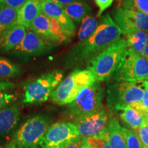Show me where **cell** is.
<instances>
[{"mask_svg": "<svg viewBox=\"0 0 148 148\" xmlns=\"http://www.w3.org/2000/svg\"><path fill=\"white\" fill-rule=\"evenodd\" d=\"M95 2L99 8L97 16H100L103 12L112 5L113 0H95Z\"/></svg>", "mask_w": 148, "mask_h": 148, "instance_id": "cell-30", "label": "cell"}, {"mask_svg": "<svg viewBox=\"0 0 148 148\" xmlns=\"http://www.w3.org/2000/svg\"><path fill=\"white\" fill-rule=\"evenodd\" d=\"M56 3L58 4L62 5V6H64V5L69 4V3L76 2V1H84V0H53Z\"/></svg>", "mask_w": 148, "mask_h": 148, "instance_id": "cell-34", "label": "cell"}, {"mask_svg": "<svg viewBox=\"0 0 148 148\" xmlns=\"http://www.w3.org/2000/svg\"><path fill=\"white\" fill-rule=\"evenodd\" d=\"M20 119V108L18 103L8 105L0 109V135L12 132Z\"/></svg>", "mask_w": 148, "mask_h": 148, "instance_id": "cell-15", "label": "cell"}, {"mask_svg": "<svg viewBox=\"0 0 148 148\" xmlns=\"http://www.w3.org/2000/svg\"><path fill=\"white\" fill-rule=\"evenodd\" d=\"M16 97L15 95L8 92H0V109L8 106L11 103L15 101Z\"/></svg>", "mask_w": 148, "mask_h": 148, "instance_id": "cell-28", "label": "cell"}, {"mask_svg": "<svg viewBox=\"0 0 148 148\" xmlns=\"http://www.w3.org/2000/svg\"><path fill=\"white\" fill-rule=\"evenodd\" d=\"M98 25L99 23L97 20L91 14L85 17L82 21V24L79 27L78 34H77L78 41L75 45H80L86 41L95 32Z\"/></svg>", "mask_w": 148, "mask_h": 148, "instance_id": "cell-19", "label": "cell"}, {"mask_svg": "<svg viewBox=\"0 0 148 148\" xmlns=\"http://www.w3.org/2000/svg\"><path fill=\"white\" fill-rule=\"evenodd\" d=\"M127 148H143L144 146L140 141L138 133L135 131L123 127Z\"/></svg>", "mask_w": 148, "mask_h": 148, "instance_id": "cell-26", "label": "cell"}, {"mask_svg": "<svg viewBox=\"0 0 148 148\" xmlns=\"http://www.w3.org/2000/svg\"><path fill=\"white\" fill-rule=\"evenodd\" d=\"M103 89L99 82L85 88L68 104L67 115L72 120L96 113L103 108Z\"/></svg>", "mask_w": 148, "mask_h": 148, "instance_id": "cell-7", "label": "cell"}, {"mask_svg": "<svg viewBox=\"0 0 148 148\" xmlns=\"http://www.w3.org/2000/svg\"><path fill=\"white\" fill-rule=\"evenodd\" d=\"M53 46L50 42L30 30L27 32L19 45L10 52L20 58H29L47 53L52 49Z\"/></svg>", "mask_w": 148, "mask_h": 148, "instance_id": "cell-12", "label": "cell"}, {"mask_svg": "<svg viewBox=\"0 0 148 148\" xmlns=\"http://www.w3.org/2000/svg\"><path fill=\"white\" fill-rule=\"evenodd\" d=\"M42 13L58 21L64 34L68 38L73 36L76 31V26L73 21L64 12L62 5L54 2L53 0H45L41 3Z\"/></svg>", "mask_w": 148, "mask_h": 148, "instance_id": "cell-13", "label": "cell"}, {"mask_svg": "<svg viewBox=\"0 0 148 148\" xmlns=\"http://www.w3.org/2000/svg\"><path fill=\"white\" fill-rule=\"evenodd\" d=\"M96 81L95 76L90 70H75L55 88L51 95V101L59 106L68 105L76 98L83 89L93 84Z\"/></svg>", "mask_w": 148, "mask_h": 148, "instance_id": "cell-3", "label": "cell"}, {"mask_svg": "<svg viewBox=\"0 0 148 148\" xmlns=\"http://www.w3.org/2000/svg\"><path fill=\"white\" fill-rule=\"evenodd\" d=\"M17 24V10L4 4L0 8V36Z\"/></svg>", "mask_w": 148, "mask_h": 148, "instance_id": "cell-20", "label": "cell"}, {"mask_svg": "<svg viewBox=\"0 0 148 148\" xmlns=\"http://www.w3.org/2000/svg\"><path fill=\"white\" fill-rule=\"evenodd\" d=\"M146 121H147V122L148 123V114H147V117H146Z\"/></svg>", "mask_w": 148, "mask_h": 148, "instance_id": "cell-40", "label": "cell"}, {"mask_svg": "<svg viewBox=\"0 0 148 148\" xmlns=\"http://www.w3.org/2000/svg\"><path fill=\"white\" fill-rule=\"evenodd\" d=\"M15 87V84L13 82L9 81H0V92H6L7 90L12 89Z\"/></svg>", "mask_w": 148, "mask_h": 148, "instance_id": "cell-32", "label": "cell"}, {"mask_svg": "<svg viewBox=\"0 0 148 148\" xmlns=\"http://www.w3.org/2000/svg\"><path fill=\"white\" fill-rule=\"evenodd\" d=\"M84 1H86V0H84Z\"/></svg>", "mask_w": 148, "mask_h": 148, "instance_id": "cell-44", "label": "cell"}, {"mask_svg": "<svg viewBox=\"0 0 148 148\" xmlns=\"http://www.w3.org/2000/svg\"><path fill=\"white\" fill-rule=\"evenodd\" d=\"M114 20L122 34L127 36L137 31L148 32V15L139 11L119 8L114 12Z\"/></svg>", "mask_w": 148, "mask_h": 148, "instance_id": "cell-10", "label": "cell"}, {"mask_svg": "<svg viewBox=\"0 0 148 148\" xmlns=\"http://www.w3.org/2000/svg\"><path fill=\"white\" fill-rule=\"evenodd\" d=\"M108 115L104 108L90 115L72 120L81 137L88 138L99 136L108 123Z\"/></svg>", "mask_w": 148, "mask_h": 148, "instance_id": "cell-11", "label": "cell"}, {"mask_svg": "<svg viewBox=\"0 0 148 148\" xmlns=\"http://www.w3.org/2000/svg\"><path fill=\"white\" fill-rule=\"evenodd\" d=\"M64 12L72 21L79 23L91 13L92 8L84 1H76L62 6Z\"/></svg>", "mask_w": 148, "mask_h": 148, "instance_id": "cell-18", "label": "cell"}, {"mask_svg": "<svg viewBox=\"0 0 148 148\" xmlns=\"http://www.w3.org/2000/svg\"><path fill=\"white\" fill-rule=\"evenodd\" d=\"M64 73L61 70H53L24 86L23 103L25 104L42 103L50 98L55 88L63 80Z\"/></svg>", "mask_w": 148, "mask_h": 148, "instance_id": "cell-6", "label": "cell"}, {"mask_svg": "<svg viewBox=\"0 0 148 148\" xmlns=\"http://www.w3.org/2000/svg\"><path fill=\"white\" fill-rule=\"evenodd\" d=\"M130 106L132 107L135 110L139 112L145 118L147 117L148 114V79H147V86H146L141 101L139 102L132 103Z\"/></svg>", "mask_w": 148, "mask_h": 148, "instance_id": "cell-27", "label": "cell"}, {"mask_svg": "<svg viewBox=\"0 0 148 148\" xmlns=\"http://www.w3.org/2000/svg\"><path fill=\"white\" fill-rule=\"evenodd\" d=\"M29 28L35 34L49 42L51 31V20L42 13L40 14L33 21Z\"/></svg>", "mask_w": 148, "mask_h": 148, "instance_id": "cell-21", "label": "cell"}, {"mask_svg": "<svg viewBox=\"0 0 148 148\" xmlns=\"http://www.w3.org/2000/svg\"><path fill=\"white\" fill-rule=\"evenodd\" d=\"M142 56H143L147 58L148 60V39L145 49H144V51H143V53H142Z\"/></svg>", "mask_w": 148, "mask_h": 148, "instance_id": "cell-35", "label": "cell"}, {"mask_svg": "<svg viewBox=\"0 0 148 148\" xmlns=\"http://www.w3.org/2000/svg\"><path fill=\"white\" fill-rule=\"evenodd\" d=\"M81 148H93V147H91V146H90L89 144L87 143L86 138H85L84 142H83L82 145V147H81Z\"/></svg>", "mask_w": 148, "mask_h": 148, "instance_id": "cell-37", "label": "cell"}, {"mask_svg": "<svg viewBox=\"0 0 148 148\" xmlns=\"http://www.w3.org/2000/svg\"><path fill=\"white\" fill-rule=\"evenodd\" d=\"M1 148H16V146L15 142H14V140H12V141H10V143L8 144L5 147H1Z\"/></svg>", "mask_w": 148, "mask_h": 148, "instance_id": "cell-36", "label": "cell"}, {"mask_svg": "<svg viewBox=\"0 0 148 148\" xmlns=\"http://www.w3.org/2000/svg\"><path fill=\"white\" fill-rule=\"evenodd\" d=\"M26 34V27L17 24L5 31L0 36V51H12L19 45Z\"/></svg>", "mask_w": 148, "mask_h": 148, "instance_id": "cell-16", "label": "cell"}, {"mask_svg": "<svg viewBox=\"0 0 148 148\" xmlns=\"http://www.w3.org/2000/svg\"><path fill=\"white\" fill-rule=\"evenodd\" d=\"M123 8L139 11L148 15V0H124Z\"/></svg>", "mask_w": 148, "mask_h": 148, "instance_id": "cell-25", "label": "cell"}, {"mask_svg": "<svg viewBox=\"0 0 148 148\" xmlns=\"http://www.w3.org/2000/svg\"><path fill=\"white\" fill-rule=\"evenodd\" d=\"M21 68L8 59L0 57V79H6L18 76Z\"/></svg>", "mask_w": 148, "mask_h": 148, "instance_id": "cell-24", "label": "cell"}, {"mask_svg": "<svg viewBox=\"0 0 148 148\" xmlns=\"http://www.w3.org/2000/svg\"><path fill=\"white\" fill-rule=\"evenodd\" d=\"M49 127V121L42 115L27 119L16 131L14 140L16 148H38Z\"/></svg>", "mask_w": 148, "mask_h": 148, "instance_id": "cell-8", "label": "cell"}, {"mask_svg": "<svg viewBox=\"0 0 148 148\" xmlns=\"http://www.w3.org/2000/svg\"><path fill=\"white\" fill-rule=\"evenodd\" d=\"M84 139L85 138L81 137V136H79L77 139L73 140L66 148H81Z\"/></svg>", "mask_w": 148, "mask_h": 148, "instance_id": "cell-33", "label": "cell"}, {"mask_svg": "<svg viewBox=\"0 0 148 148\" xmlns=\"http://www.w3.org/2000/svg\"><path fill=\"white\" fill-rule=\"evenodd\" d=\"M100 148H111V147H110V146L109 145V144L108 143V142H107L106 140V141H105V143H103V145L101 146Z\"/></svg>", "mask_w": 148, "mask_h": 148, "instance_id": "cell-38", "label": "cell"}, {"mask_svg": "<svg viewBox=\"0 0 148 148\" xmlns=\"http://www.w3.org/2000/svg\"><path fill=\"white\" fill-rule=\"evenodd\" d=\"M3 4V0H0V8H1V6H2V5Z\"/></svg>", "mask_w": 148, "mask_h": 148, "instance_id": "cell-39", "label": "cell"}, {"mask_svg": "<svg viewBox=\"0 0 148 148\" xmlns=\"http://www.w3.org/2000/svg\"><path fill=\"white\" fill-rule=\"evenodd\" d=\"M122 33L110 14L101 18L95 32L80 45H75L66 58L68 66L90 62L97 55L121 38Z\"/></svg>", "mask_w": 148, "mask_h": 148, "instance_id": "cell-1", "label": "cell"}, {"mask_svg": "<svg viewBox=\"0 0 148 148\" xmlns=\"http://www.w3.org/2000/svg\"><path fill=\"white\" fill-rule=\"evenodd\" d=\"M39 1H45V0H39Z\"/></svg>", "mask_w": 148, "mask_h": 148, "instance_id": "cell-41", "label": "cell"}, {"mask_svg": "<svg viewBox=\"0 0 148 148\" xmlns=\"http://www.w3.org/2000/svg\"><path fill=\"white\" fill-rule=\"evenodd\" d=\"M120 117L122 121L134 130H138L146 121L145 116L130 106L121 110Z\"/></svg>", "mask_w": 148, "mask_h": 148, "instance_id": "cell-22", "label": "cell"}, {"mask_svg": "<svg viewBox=\"0 0 148 148\" xmlns=\"http://www.w3.org/2000/svg\"><path fill=\"white\" fill-rule=\"evenodd\" d=\"M42 1L39 0H28L17 10V25L29 28L37 16L42 13Z\"/></svg>", "mask_w": 148, "mask_h": 148, "instance_id": "cell-17", "label": "cell"}, {"mask_svg": "<svg viewBox=\"0 0 148 148\" xmlns=\"http://www.w3.org/2000/svg\"><path fill=\"white\" fill-rule=\"evenodd\" d=\"M1 146H0V148H1Z\"/></svg>", "mask_w": 148, "mask_h": 148, "instance_id": "cell-43", "label": "cell"}, {"mask_svg": "<svg viewBox=\"0 0 148 148\" xmlns=\"http://www.w3.org/2000/svg\"><path fill=\"white\" fill-rule=\"evenodd\" d=\"M148 79V60L127 48L112 78V82H134Z\"/></svg>", "mask_w": 148, "mask_h": 148, "instance_id": "cell-5", "label": "cell"}, {"mask_svg": "<svg viewBox=\"0 0 148 148\" xmlns=\"http://www.w3.org/2000/svg\"><path fill=\"white\" fill-rule=\"evenodd\" d=\"M127 49L126 39L121 38L88 62V69L98 82L110 80Z\"/></svg>", "mask_w": 148, "mask_h": 148, "instance_id": "cell-2", "label": "cell"}, {"mask_svg": "<svg viewBox=\"0 0 148 148\" xmlns=\"http://www.w3.org/2000/svg\"><path fill=\"white\" fill-rule=\"evenodd\" d=\"M148 39V32L137 31L127 35L126 41L127 48L134 52L141 54L144 51Z\"/></svg>", "mask_w": 148, "mask_h": 148, "instance_id": "cell-23", "label": "cell"}, {"mask_svg": "<svg viewBox=\"0 0 148 148\" xmlns=\"http://www.w3.org/2000/svg\"><path fill=\"white\" fill-rule=\"evenodd\" d=\"M143 148H147V147H143Z\"/></svg>", "mask_w": 148, "mask_h": 148, "instance_id": "cell-42", "label": "cell"}, {"mask_svg": "<svg viewBox=\"0 0 148 148\" xmlns=\"http://www.w3.org/2000/svg\"><path fill=\"white\" fill-rule=\"evenodd\" d=\"M138 135L144 147L148 148V123L145 121V123L138 130Z\"/></svg>", "mask_w": 148, "mask_h": 148, "instance_id": "cell-29", "label": "cell"}, {"mask_svg": "<svg viewBox=\"0 0 148 148\" xmlns=\"http://www.w3.org/2000/svg\"><path fill=\"white\" fill-rule=\"evenodd\" d=\"M28 0H3V4L18 10Z\"/></svg>", "mask_w": 148, "mask_h": 148, "instance_id": "cell-31", "label": "cell"}, {"mask_svg": "<svg viewBox=\"0 0 148 148\" xmlns=\"http://www.w3.org/2000/svg\"><path fill=\"white\" fill-rule=\"evenodd\" d=\"M79 136L73 122H56L49 127L38 148H66Z\"/></svg>", "mask_w": 148, "mask_h": 148, "instance_id": "cell-9", "label": "cell"}, {"mask_svg": "<svg viewBox=\"0 0 148 148\" xmlns=\"http://www.w3.org/2000/svg\"><path fill=\"white\" fill-rule=\"evenodd\" d=\"M147 86V80L134 82H117L110 84L106 90L108 108L122 110L134 103L141 101Z\"/></svg>", "mask_w": 148, "mask_h": 148, "instance_id": "cell-4", "label": "cell"}, {"mask_svg": "<svg viewBox=\"0 0 148 148\" xmlns=\"http://www.w3.org/2000/svg\"><path fill=\"white\" fill-rule=\"evenodd\" d=\"M97 136L106 140L111 148H127L123 127L114 117L110 118L106 128Z\"/></svg>", "mask_w": 148, "mask_h": 148, "instance_id": "cell-14", "label": "cell"}]
</instances>
